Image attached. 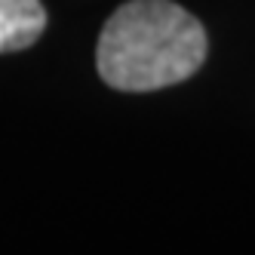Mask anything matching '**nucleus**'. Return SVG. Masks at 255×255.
Instances as JSON below:
<instances>
[{
	"mask_svg": "<svg viewBox=\"0 0 255 255\" xmlns=\"http://www.w3.org/2000/svg\"><path fill=\"white\" fill-rule=\"evenodd\" d=\"M43 28L46 9L40 0H0V52L31 46Z\"/></svg>",
	"mask_w": 255,
	"mask_h": 255,
	"instance_id": "nucleus-2",
	"label": "nucleus"
},
{
	"mask_svg": "<svg viewBox=\"0 0 255 255\" xmlns=\"http://www.w3.org/2000/svg\"><path fill=\"white\" fill-rule=\"evenodd\" d=\"M96 62L111 89L154 93L200 71L206 31L172 0H129L105 22Z\"/></svg>",
	"mask_w": 255,
	"mask_h": 255,
	"instance_id": "nucleus-1",
	"label": "nucleus"
}]
</instances>
